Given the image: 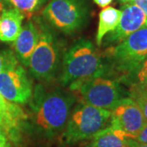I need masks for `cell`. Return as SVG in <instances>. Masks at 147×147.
<instances>
[{"label": "cell", "instance_id": "1", "mask_svg": "<svg viewBox=\"0 0 147 147\" xmlns=\"http://www.w3.org/2000/svg\"><path fill=\"white\" fill-rule=\"evenodd\" d=\"M30 125L41 137L53 138L65 127L75 97L65 91L37 86L31 96Z\"/></svg>", "mask_w": 147, "mask_h": 147}, {"label": "cell", "instance_id": "2", "mask_svg": "<svg viewBox=\"0 0 147 147\" xmlns=\"http://www.w3.org/2000/svg\"><path fill=\"white\" fill-rule=\"evenodd\" d=\"M105 66L99 51L88 39L79 38L65 53L61 82L63 86L84 79L105 76Z\"/></svg>", "mask_w": 147, "mask_h": 147}, {"label": "cell", "instance_id": "3", "mask_svg": "<svg viewBox=\"0 0 147 147\" xmlns=\"http://www.w3.org/2000/svg\"><path fill=\"white\" fill-rule=\"evenodd\" d=\"M108 64L105 65V74H119L121 79L127 80L137 75L143 61L147 58V25L133 32L128 37L106 50Z\"/></svg>", "mask_w": 147, "mask_h": 147}, {"label": "cell", "instance_id": "4", "mask_svg": "<svg viewBox=\"0 0 147 147\" xmlns=\"http://www.w3.org/2000/svg\"><path fill=\"white\" fill-rule=\"evenodd\" d=\"M110 110L98 108L84 102L74 106L62 131L61 142L65 145L91 139L98 131L110 125Z\"/></svg>", "mask_w": 147, "mask_h": 147}, {"label": "cell", "instance_id": "5", "mask_svg": "<svg viewBox=\"0 0 147 147\" xmlns=\"http://www.w3.org/2000/svg\"><path fill=\"white\" fill-rule=\"evenodd\" d=\"M38 41L32 53L29 69L32 75L39 81H50L57 75L60 65V45L53 29L38 19Z\"/></svg>", "mask_w": 147, "mask_h": 147}, {"label": "cell", "instance_id": "6", "mask_svg": "<svg viewBox=\"0 0 147 147\" xmlns=\"http://www.w3.org/2000/svg\"><path fill=\"white\" fill-rule=\"evenodd\" d=\"M89 11L88 0H50L42 15L52 28L71 34L86 26Z\"/></svg>", "mask_w": 147, "mask_h": 147}, {"label": "cell", "instance_id": "7", "mask_svg": "<svg viewBox=\"0 0 147 147\" xmlns=\"http://www.w3.org/2000/svg\"><path fill=\"white\" fill-rule=\"evenodd\" d=\"M3 65L0 71V94L14 104H26L33 94L32 82L11 50L3 51Z\"/></svg>", "mask_w": 147, "mask_h": 147}, {"label": "cell", "instance_id": "8", "mask_svg": "<svg viewBox=\"0 0 147 147\" xmlns=\"http://www.w3.org/2000/svg\"><path fill=\"white\" fill-rule=\"evenodd\" d=\"M69 89L79 93L83 102L98 108L112 110L127 92L119 82L104 76L84 79L69 85Z\"/></svg>", "mask_w": 147, "mask_h": 147}, {"label": "cell", "instance_id": "9", "mask_svg": "<svg viewBox=\"0 0 147 147\" xmlns=\"http://www.w3.org/2000/svg\"><path fill=\"white\" fill-rule=\"evenodd\" d=\"M110 112L109 126L123 131L131 139H135L147 124L141 109L129 96L123 98Z\"/></svg>", "mask_w": 147, "mask_h": 147}, {"label": "cell", "instance_id": "10", "mask_svg": "<svg viewBox=\"0 0 147 147\" xmlns=\"http://www.w3.org/2000/svg\"><path fill=\"white\" fill-rule=\"evenodd\" d=\"M119 25L113 31L107 34L104 40L105 47H113L123 41L133 32L147 25V18L144 11L135 3L123 6Z\"/></svg>", "mask_w": 147, "mask_h": 147}, {"label": "cell", "instance_id": "11", "mask_svg": "<svg viewBox=\"0 0 147 147\" xmlns=\"http://www.w3.org/2000/svg\"><path fill=\"white\" fill-rule=\"evenodd\" d=\"M38 36L36 23L29 21L21 27L20 34L13 42V53L19 62L26 67L29 66L30 57L38 41Z\"/></svg>", "mask_w": 147, "mask_h": 147}, {"label": "cell", "instance_id": "12", "mask_svg": "<svg viewBox=\"0 0 147 147\" xmlns=\"http://www.w3.org/2000/svg\"><path fill=\"white\" fill-rule=\"evenodd\" d=\"M24 114L14 103L6 100L0 94V127L11 140L18 137V128L21 127Z\"/></svg>", "mask_w": 147, "mask_h": 147}, {"label": "cell", "instance_id": "13", "mask_svg": "<svg viewBox=\"0 0 147 147\" xmlns=\"http://www.w3.org/2000/svg\"><path fill=\"white\" fill-rule=\"evenodd\" d=\"M25 16L14 8H3L0 13V40L14 42L21 30Z\"/></svg>", "mask_w": 147, "mask_h": 147}, {"label": "cell", "instance_id": "14", "mask_svg": "<svg viewBox=\"0 0 147 147\" xmlns=\"http://www.w3.org/2000/svg\"><path fill=\"white\" fill-rule=\"evenodd\" d=\"M130 138L110 126L98 131L86 147H129Z\"/></svg>", "mask_w": 147, "mask_h": 147}, {"label": "cell", "instance_id": "15", "mask_svg": "<svg viewBox=\"0 0 147 147\" xmlns=\"http://www.w3.org/2000/svg\"><path fill=\"white\" fill-rule=\"evenodd\" d=\"M122 11L116 9L113 7H106L99 13L98 27L96 36V42L97 46H100L103 42L104 37L113 31L119 25Z\"/></svg>", "mask_w": 147, "mask_h": 147}, {"label": "cell", "instance_id": "16", "mask_svg": "<svg viewBox=\"0 0 147 147\" xmlns=\"http://www.w3.org/2000/svg\"><path fill=\"white\" fill-rule=\"evenodd\" d=\"M11 8L19 11L25 16L31 17L48 0H3Z\"/></svg>", "mask_w": 147, "mask_h": 147}, {"label": "cell", "instance_id": "17", "mask_svg": "<svg viewBox=\"0 0 147 147\" xmlns=\"http://www.w3.org/2000/svg\"><path fill=\"white\" fill-rule=\"evenodd\" d=\"M129 97L134 100L142 110L147 123V91L141 83H133L131 84L128 91Z\"/></svg>", "mask_w": 147, "mask_h": 147}, {"label": "cell", "instance_id": "18", "mask_svg": "<svg viewBox=\"0 0 147 147\" xmlns=\"http://www.w3.org/2000/svg\"><path fill=\"white\" fill-rule=\"evenodd\" d=\"M137 77L139 83L147 82V58L142 64L137 74Z\"/></svg>", "mask_w": 147, "mask_h": 147}, {"label": "cell", "instance_id": "19", "mask_svg": "<svg viewBox=\"0 0 147 147\" xmlns=\"http://www.w3.org/2000/svg\"><path fill=\"white\" fill-rule=\"evenodd\" d=\"M0 147H12L10 138L1 127H0Z\"/></svg>", "mask_w": 147, "mask_h": 147}, {"label": "cell", "instance_id": "20", "mask_svg": "<svg viewBox=\"0 0 147 147\" xmlns=\"http://www.w3.org/2000/svg\"><path fill=\"white\" fill-rule=\"evenodd\" d=\"M137 142L143 144H147V124L143 127L142 131L138 133L137 137H135V139Z\"/></svg>", "mask_w": 147, "mask_h": 147}, {"label": "cell", "instance_id": "21", "mask_svg": "<svg viewBox=\"0 0 147 147\" xmlns=\"http://www.w3.org/2000/svg\"><path fill=\"white\" fill-rule=\"evenodd\" d=\"M132 3L137 4L142 9L147 18V0H140V1H134Z\"/></svg>", "mask_w": 147, "mask_h": 147}, {"label": "cell", "instance_id": "22", "mask_svg": "<svg viewBox=\"0 0 147 147\" xmlns=\"http://www.w3.org/2000/svg\"><path fill=\"white\" fill-rule=\"evenodd\" d=\"M94 3L100 7H106L113 2V0H93Z\"/></svg>", "mask_w": 147, "mask_h": 147}, {"label": "cell", "instance_id": "23", "mask_svg": "<svg viewBox=\"0 0 147 147\" xmlns=\"http://www.w3.org/2000/svg\"><path fill=\"white\" fill-rule=\"evenodd\" d=\"M129 147H147V144H143L137 142L134 139L130 138L129 140Z\"/></svg>", "mask_w": 147, "mask_h": 147}, {"label": "cell", "instance_id": "24", "mask_svg": "<svg viewBox=\"0 0 147 147\" xmlns=\"http://www.w3.org/2000/svg\"><path fill=\"white\" fill-rule=\"evenodd\" d=\"M3 65V53H0V71L2 70Z\"/></svg>", "mask_w": 147, "mask_h": 147}, {"label": "cell", "instance_id": "25", "mask_svg": "<svg viewBox=\"0 0 147 147\" xmlns=\"http://www.w3.org/2000/svg\"><path fill=\"white\" fill-rule=\"evenodd\" d=\"M119 1L122 3H123L124 5L128 4V3H132V2H133V0H119Z\"/></svg>", "mask_w": 147, "mask_h": 147}, {"label": "cell", "instance_id": "26", "mask_svg": "<svg viewBox=\"0 0 147 147\" xmlns=\"http://www.w3.org/2000/svg\"><path fill=\"white\" fill-rule=\"evenodd\" d=\"M2 10H3V3H2V1L0 0V13H1Z\"/></svg>", "mask_w": 147, "mask_h": 147}, {"label": "cell", "instance_id": "27", "mask_svg": "<svg viewBox=\"0 0 147 147\" xmlns=\"http://www.w3.org/2000/svg\"><path fill=\"white\" fill-rule=\"evenodd\" d=\"M141 84H143V86L145 87V88H146L147 91V82H144V83H141Z\"/></svg>", "mask_w": 147, "mask_h": 147}, {"label": "cell", "instance_id": "28", "mask_svg": "<svg viewBox=\"0 0 147 147\" xmlns=\"http://www.w3.org/2000/svg\"><path fill=\"white\" fill-rule=\"evenodd\" d=\"M134 1H140V0H133V2H134ZM133 2H132V3H133Z\"/></svg>", "mask_w": 147, "mask_h": 147}]
</instances>
